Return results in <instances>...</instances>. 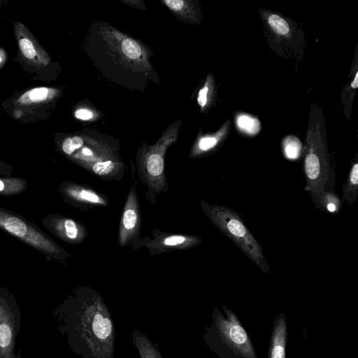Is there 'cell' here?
<instances>
[{
  "label": "cell",
  "mask_w": 358,
  "mask_h": 358,
  "mask_svg": "<svg viewBox=\"0 0 358 358\" xmlns=\"http://www.w3.org/2000/svg\"><path fill=\"white\" fill-rule=\"evenodd\" d=\"M164 3L174 11H178L181 10L185 4L183 1L180 0H165Z\"/></svg>",
  "instance_id": "obj_21"
},
{
  "label": "cell",
  "mask_w": 358,
  "mask_h": 358,
  "mask_svg": "<svg viewBox=\"0 0 358 358\" xmlns=\"http://www.w3.org/2000/svg\"><path fill=\"white\" fill-rule=\"evenodd\" d=\"M75 115L78 119L86 120L91 119L93 116V114L90 110L87 109L81 108L76 111Z\"/></svg>",
  "instance_id": "obj_22"
},
{
  "label": "cell",
  "mask_w": 358,
  "mask_h": 358,
  "mask_svg": "<svg viewBox=\"0 0 358 358\" xmlns=\"http://www.w3.org/2000/svg\"><path fill=\"white\" fill-rule=\"evenodd\" d=\"M83 145V140L79 136H73L66 138L62 143V150L67 154H72L75 150L78 149Z\"/></svg>",
  "instance_id": "obj_17"
},
{
  "label": "cell",
  "mask_w": 358,
  "mask_h": 358,
  "mask_svg": "<svg viewBox=\"0 0 358 358\" xmlns=\"http://www.w3.org/2000/svg\"><path fill=\"white\" fill-rule=\"evenodd\" d=\"M351 87L354 89H356L358 87V73L355 74L354 80L351 83Z\"/></svg>",
  "instance_id": "obj_27"
},
{
  "label": "cell",
  "mask_w": 358,
  "mask_h": 358,
  "mask_svg": "<svg viewBox=\"0 0 358 358\" xmlns=\"http://www.w3.org/2000/svg\"><path fill=\"white\" fill-rule=\"evenodd\" d=\"M27 188V182L17 177L0 178V195L13 196L19 194Z\"/></svg>",
  "instance_id": "obj_11"
},
{
  "label": "cell",
  "mask_w": 358,
  "mask_h": 358,
  "mask_svg": "<svg viewBox=\"0 0 358 358\" xmlns=\"http://www.w3.org/2000/svg\"><path fill=\"white\" fill-rule=\"evenodd\" d=\"M136 213L132 209L127 210L123 215V224L124 227L127 229H131L136 226Z\"/></svg>",
  "instance_id": "obj_18"
},
{
  "label": "cell",
  "mask_w": 358,
  "mask_h": 358,
  "mask_svg": "<svg viewBox=\"0 0 358 358\" xmlns=\"http://www.w3.org/2000/svg\"><path fill=\"white\" fill-rule=\"evenodd\" d=\"M213 222L262 271L268 273L270 267L263 249L245 224L241 215L227 207L215 206L211 209Z\"/></svg>",
  "instance_id": "obj_2"
},
{
  "label": "cell",
  "mask_w": 358,
  "mask_h": 358,
  "mask_svg": "<svg viewBox=\"0 0 358 358\" xmlns=\"http://www.w3.org/2000/svg\"><path fill=\"white\" fill-rule=\"evenodd\" d=\"M20 327V312L13 296L0 288V358H21L15 347Z\"/></svg>",
  "instance_id": "obj_4"
},
{
  "label": "cell",
  "mask_w": 358,
  "mask_h": 358,
  "mask_svg": "<svg viewBox=\"0 0 358 358\" xmlns=\"http://www.w3.org/2000/svg\"><path fill=\"white\" fill-rule=\"evenodd\" d=\"M311 198L315 206L320 210L338 213L341 209V200L335 192H324L321 194Z\"/></svg>",
  "instance_id": "obj_10"
},
{
  "label": "cell",
  "mask_w": 358,
  "mask_h": 358,
  "mask_svg": "<svg viewBox=\"0 0 358 358\" xmlns=\"http://www.w3.org/2000/svg\"><path fill=\"white\" fill-rule=\"evenodd\" d=\"M213 310L212 323L203 336L209 348L220 358H258L252 342L235 313L222 305Z\"/></svg>",
  "instance_id": "obj_1"
},
{
  "label": "cell",
  "mask_w": 358,
  "mask_h": 358,
  "mask_svg": "<svg viewBox=\"0 0 358 358\" xmlns=\"http://www.w3.org/2000/svg\"><path fill=\"white\" fill-rule=\"evenodd\" d=\"M287 324L285 313H279L274 318L267 358H285Z\"/></svg>",
  "instance_id": "obj_6"
},
{
  "label": "cell",
  "mask_w": 358,
  "mask_h": 358,
  "mask_svg": "<svg viewBox=\"0 0 358 358\" xmlns=\"http://www.w3.org/2000/svg\"><path fill=\"white\" fill-rule=\"evenodd\" d=\"M42 224L47 229L56 233L63 232L65 236L69 239H75L78 236V227L76 222L66 219L63 221L55 220L50 215L44 216L41 220Z\"/></svg>",
  "instance_id": "obj_8"
},
{
  "label": "cell",
  "mask_w": 358,
  "mask_h": 358,
  "mask_svg": "<svg viewBox=\"0 0 358 358\" xmlns=\"http://www.w3.org/2000/svg\"><path fill=\"white\" fill-rule=\"evenodd\" d=\"M208 88L207 86L202 88L199 93L198 103L201 106H204L207 101V93Z\"/></svg>",
  "instance_id": "obj_25"
},
{
  "label": "cell",
  "mask_w": 358,
  "mask_h": 358,
  "mask_svg": "<svg viewBox=\"0 0 358 358\" xmlns=\"http://www.w3.org/2000/svg\"><path fill=\"white\" fill-rule=\"evenodd\" d=\"M122 50L124 55L133 59L138 58L141 54V49L136 41L131 38L125 39L122 43Z\"/></svg>",
  "instance_id": "obj_15"
},
{
  "label": "cell",
  "mask_w": 358,
  "mask_h": 358,
  "mask_svg": "<svg viewBox=\"0 0 358 358\" xmlns=\"http://www.w3.org/2000/svg\"><path fill=\"white\" fill-rule=\"evenodd\" d=\"M341 202L352 205L358 198V162H355L351 166L347 179L342 188Z\"/></svg>",
  "instance_id": "obj_9"
},
{
  "label": "cell",
  "mask_w": 358,
  "mask_h": 358,
  "mask_svg": "<svg viewBox=\"0 0 358 358\" xmlns=\"http://www.w3.org/2000/svg\"><path fill=\"white\" fill-rule=\"evenodd\" d=\"M283 148L285 155L287 159H296L301 154V144L296 137L288 136L284 139Z\"/></svg>",
  "instance_id": "obj_12"
},
{
  "label": "cell",
  "mask_w": 358,
  "mask_h": 358,
  "mask_svg": "<svg viewBox=\"0 0 358 358\" xmlns=\"http://www.w3.org/2000/svg\"><path fill=\"white\" fill-rule=\"evenodd\" d=\"M0 229L41 252L47 258H57L61 255L59 248L37 226L1 206H0Z\"/></svg>",
  "instance_id": "obj_3"
},
{
  "label": "cell",
  "mask_w": 358,
  "mask_h": 358,
  "mask_svg": "<svg viewBox=\"0 0 358 358\" xmlns=\"http://www.w3.org/2000/svg\"><path fill=\"white\" fill-rule=\"evenodd\" d=\"M147 169L148 173L154 176H159L164 169V161L158 154L150 155L148 159Z\"/></svg>",
  "instance_id": "obj_14"
},
{
  "label": "cell",
  "mask_w": 358,
  "mask_h": 358,
  "mask_svg": "<svg viewBox=\"0 0 358 358\" xmlns=\"http://www.w3.org/2000/svg\"><path fill=\"white\" fill-rule=\"evenodd\" d=\"M55 89L41 87L31 89L22 94L17 100V103L20 106H31L44 103L52 99L57 95Z\"/></svg>",
  "instance_id": "obj_7"
},
{
  "label": "cell",
  "mask_w": 358,
  "mask_h": 358,
  "mask_svg": "<svg viewBox=\"0 0 358 358\" xmlns=\"http://www.w3.org/2000/svg\"><path fill=\"white\" fill-rule=\"evenodd\" d=\"M268 24L271 29L278 34L285 35L289 32V27L287 22L277 15H271L268 17Z\"/></svg>",
  "instance_id": "obj_16"
},
{
  "label": "cell",
  "mask_w": 358,
  "mask_h": 358,
  "mask_svg": "<svg viewBox=\"0 0 358 358\" xmlns=\"http://www.w3.org/2000/svg\"><path fill=\"white\" fill-rule=\"evenodd\" d=\"M185 238L180 236H173L165 239L164 243L167 245H178L185 241Z\"/></svg>",
  "instance_id": "obj_24"
},
{
  "label": "cell",
  "mask_w": 358,
  "mask_h": 358,
  "mask_svg": "<svg viewBox=\"0 0 358 358\" xmlns=\"http://www.w3.org/2000/svg\"><path fill=\"white\" fill-rule=\"evenodd\" d=\"M14 29L20 50L25 59L37 67L47 66L50 57L29 30L18 22H14Z\"/></svg>",
  "instance_id": "obj_5"
},
{
  "label": "cell",
  "mask_w": 358,
  "mask_h": 358,
  "mask_svg": "<svg viewBox=\"0 0 358 358\" xmlns=\"http://www.w3.org/2000/svg\"><path fill=\"white\" fill-rule=\"evenodd\" d=\"M115 166L111 161L97 162L93 166L94 173L99 175H104L110 172Z\"/></svg>",
  "instance_id": "obj_19"
},
{
  "label": "cell",
  "mask_w": 358,
  "mask_h": 358,
  "mask_svg": "<svg viewBox=\"0 0 358 358\" xmlns=\"http://www.w3.org/2000/svg\"><path fill=\"white\" fill-rule=\"evenodd\" d=\"M217 139L214 137H206L200 140L199 147L201 150L206 151L215 147L217 144Z\"/></svg>",
  "instance_id": "obj_20"
},
{
  "label": "cell",
  "mask_w": 358,
  "mask_h": 358,
  "mask_svg": "<svg viewBox=\"0 0 358 358\" xmlns=\"http://www.w3.org/2000/svg\"><path fill=\"white\" fill-rule=\"evenodd\" d=\"M146 358H157L156 357V355L152 354V355H146Z\"/></svg>",
  "instance_id": "obj_29"
},
{
  "label": "cell",
  "mask_w": 358,
  "mask_h": 358,
  "mask_svg": "<svg viewBox=\"0 0 358 358\" xmlns=\"http://www.w3.org/2000/svg\"><path fill=\"white\" fill-rule=\"evenodd\" d=\"M237 124L240 129L249 134H257L260 127L259 121L248 115H241L237 118Z\"/></svg>",
  "instance_id": "obj_13"
},
{
  "label": "cell",
  "mask_w": 358,
  "mask_h": 358,
  "mask_svg": "<svg viewBox=\"0 0 358 358\" xmlns=\"http://www.w3.org/2000/svg\"><path fill=\"white\" fill-rule=\"evenodd\" d=\"M13 173V167L11 165L0 161V175L10 177Z\"/></svg>",
  "instance_id": "obj_23"
},
{
  "label": "cell",
  "mask_w": 358,
  "mask_h": 358,
  "mask_svg": "<svg viewBox=\"0 0 358 358\" xmlns=\"http://www.w3.org/2000/svg\"><path fill=\"white\" fill-rule=\"evenodd\" d=\"M80 196L85 200H87L94 203L98 202L99 200V198L96 195L86 190L81 191Z\"/></svg>",
  "instance_id": "obj_26"
},
{
  "label": "cell",
  "mask_w": 358,
  "mask_h": 358,
  "mask_svg": "<svg viewBox=\"0 0 358 358\" xmlns=\"http://www.w3.org/2000/svg\"><path fill=\"white\" fill-rule=\"evenodd\" d=\"M3 62V57L0 55V64Z\"/></svg>",
  "instance_id": "obj_30"
},
{
  "label": "cell",
  "mask_w": 358,
  "mask_h": 358,
  "mask_svg": "<svg viewBox=\"0 0 358 358\" xmlns=\"http://www.w3.org/2000/svg\"><path fill=\"white\" fill-rule=\"evenodd\" d=\"M83 153L85 155H92V151L87 148H85L83 149Z\"/></svg>",
  "instance_id": "obj_28"
}]
</instances>
